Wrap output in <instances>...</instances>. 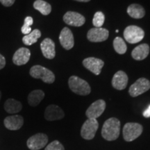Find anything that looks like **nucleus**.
<instances>
[{"instance_id": "22", "label": "nucleus", "mask_w": 150, "mask_h": 150, "mask_svg": "<svg viewBox=\"0 0 150 150\" xmlns=\"http://www.w3.org/2000/svg\"><path fill=\"white\" fill-rule=\"evenodd\" d=\"M127 13L135 19L142 18L145 15V11L142 6L137 4H131L127 8Z\"/></svg>"}, {"instance_id": "31", "label": "nucleus", "mask_w": 150, "mask_h": 150, "mask_svg": "<svg viewBox=\"0 0 150 150\" xmlns=\"http://www.w3.org/2000/svg\"><path fill=\"white\" fill-rule=\"evenodd\" d=\"M143 116L145 117H150V105L148 106L147 109L143 112Z\"/></svg>"}, {"instance_id": "14", "label": "nucleus", "mask_w": 150, "mask_h": 150, "mask_svg": "<svg viewBox=\"0 0 150 150\" xmlns=\"http://www.w3.org/2000/svg\"><path fill=\"white\" fill-rule=\"evenodd\" d=\"M44 116L47 120L54 121L63 119L65 116V113L59 106L51 104L46 108Z\"/></svg>"}, {"instance_id": "13", "label": "nucleus", "mask_w": 150, "mask_h": 150, "mask_svg": "<svg viewBox=\"0 0 150 150\" xmlns=\"http://www.w3.org/2000/svg\"><path fill=\"white\" fill-rule=\"evenodd\" d=\"M59 40L61 46L66 50H70L74 45V35L70 29L63 28L59 35Z\"/></svg>"}, {"instance_id": "2", "label": "nucleus", "mask_w": 150, "mask_h": 150, "mask_svg": "<svg viewBox=\"0 0 150 150\" xmlns=\"http://www.w3.org/2000/svg\"><path fill=\"white\" fill-rule=\"evenodd\" d=\"M69 87L73 93L79 95H88L91 93V86L85 80L76 76H70L68 80Z\"/></svg>"}, {"instance_id": "34", "label": "nucleus", "mask_w": 150, "mask_h": 150, "mask_svg": "<svg viewBox=\"0 0 150 150\" xmlns=\"http://www.w3.org/2000/svg\"><path fill=\"white\" fill-rule=\"evenodd\" d=\"M115 32H116V33H118V32H119V30L117 29V30H116V31H115Z\"/></svg>"}, {"instance_id": "11", "label": "nucleus", "mask_w": 150, "mask_h": 150, "mask_svg": "<svg viewBox=\"0 0 150 150\" xmlns=\"http://www.w3.org/2000/svg\"><path fill=\"white\" fill-rule=\"evenodd\" d=\"M63 21L67 25L73 27H81L85 23L86 19L79 13L68 11L63 16Z\"/></svg>"}, {"instance_id": "20", "label": "nucleus", "mask_w": 150, "mask_h": 150, "mask_svg": "<svg viewBox=\"0 0 150 150\" xmlns=\"http://www.w3.org/2000/svg\"><path fill=\"white\" fill-rule=\"evenodd\" d=\"M4 109L8 113L16 114L22 110V103L16 99L9 98L4 103Z\"/></svg>"}, {"instance_id": "27", "label": "nucleus", "mask_w": 150, "mask_h": 150, "mask_svg": "<svg viewBox=\"0 0 150 150\" xmlns=\"http://www.w3.org/2000/svg\"><path fill=\"white\" fill-rule=\"evenodd\" d=\"M33 23V20L31 17L28 16L24 19V22L23 26L21 28L22 33L24 35H27L31 32V26Z\"/></svg>"}, {"instance_id": "3", "label": "nucleus", "mask_w": 150, "mask_h": 150, "mask_svg": "<svg viewBox=\"0 0 150 150\" xmlns=\"http://www.w3.org/2000/svg\"><path fill=\"white\" fill-rule=\"evenodd\" d=\"M29 74L33 78L40 79L46 83H53L55 81V75L51 70L39 65L31 67Z\"/></svg>"}, {"instance_id": "26", "label": "nucleus", "mask_w": 150, "mask_h": 150, "mask_svg": "<svg viewBox=\"0 0 150 150\" xmlns=\"http://www.w3.org/2000/svg\"><path fill=\"white\" fill-rule=\"evenodd\" d=\"M105 16L104 13L101 11L95 13L94 15V18L93 20V24L96 28H100L104 23Z\"/></svg>"}, {"instance_id": "5", "label": "nucleus", "mask_w": 150, "mask_h": 150, "mask_svg": "<svg viewBox=\"0 0 150 150\" xmlns=\"http://www.w3.org/2000/svg\"><path fill=\"white\" fill-rule=\"evenodd\" d=\"M145 36V32L141 28L131 25L127 27L124 31V37L127 42L131 44L139 42Z\"/></svg>"}, {"instance_id": "16", "label": "nucleus", "mask_w": 150, "mask_h": 150, "mask_svg": "<svg viewBox=\"0 0 150 150\" xmlns=\"http://www.w3.org/2000/svg\"><path fill=\"white\" fill-rule=\"evenodd\" d=\"M31 56V52L29 49L21 47L15 52L13 56V62L16 65H23L29 62Z\"/></svg>"}, {"instance_id": "32", "label": "nucleus", "mask_w": 150, "mask_h": 150, "mask_svg": "<svg viewBox=\"0 0 150 150\" xmlns=\"http://www.w3.org/2000/svg\"><path fill=\"white\" fill-rule=\"evenodd\" d=\"M75 1H80V2H88V1H90L91 0H75Z\"/></svg>"}, {"instance_id": "6", "label": "nucleus", "mask_w": 150, "mask_h": 150, "mask_svg": "<svg viewBox=\"0 0 150 150\" xmlns=\"http://www.w3.org/2000/svg\"><path fill=\"white\" fill-rule=\"evenodd\" d=\"M99 127L97 119H88L81 129V135L85 140L93 139Z\"/></svg>"}, {"instance_id": "23", "label": "nucleus", "mask_w": 150, "mask_h": 150, "mask_svg": "<svg viewBox=\"0 0 150 150\" xmlns=\"http://www.w3.org/2000/svg\"><path fill=\"white\" fill-rule=\"evenodd\" d=\"M33 8L38 11L43 16H48L52 12V6L50 4L43 0H36L33 3Z\"/></svg>"}, {"instance_id": "19", "label": "nucleus", "mask_w": 150, "mask_h": 150, "mask_svg": "<svg viewBox=\"0 0 150 150\" xmlns=\"http://www.w3.org/2000/svg\"><path fill=\"white\" fill-rule=\"evenodd\" d=\"M149 53V47L147 44L144 43L135 47L131 52V56L136 61H142L147 57Z\"/></svg>"}, {"instance_id": "28", "label": "nucleus", "mask_w": 150, "mask_h": 150, "mask_svg": "<svg viewBox=\"0 0 150 150\" xmlns=\"http://www.w3.org/2000/svg\"><path fill=\"white\" fill-rule=\"evenodd\" d=\"M45 150H65L63 145L58 140H54L47 146Z\"/></svg>"}, {"instance_id": "24", "label": "nucleus", "mask_w": 150, "mask_h": 150, "mask_svg": "<svg viewBox=\"0 0 150 150\" xmlns=\"http://www.w3.org/2000/svg\"><path fill=\"white\" fill-rule=\"evenodd\" d=\"M41 36V32L39 29H34L29 34L25 35L22 38V42L25 45L30 46L37 42L38 38Z\"/></svg>"}, {"instance_id": "30", "label": "nucleus", "mask_w": 150, "mask_h": 150, "mask_svg": "<svg viewBox=\"0 0 150 150\" xmlns=\"http://www.w3.org/2000/svg\"><path fill=\"white\" fill-rule=\"evenodd\" d=\"M6 65V59L4 56L0 54V70L3 69Z\"/></svg>"}, {"instance_id": "8", "label": "nucleus", "mask_w": 150, "mask_h": 150, "mask_svg": "<svg viewBox=\"0 0 150 150\" xmlns=\"http://www.w3.org/2000/svg\"><path fill=\"white\" fill-rule=\"evenodd\" d=\"M47 142V136L42 133H38L30 137L27 142V145L31 150H39L44 147Z\"/></svg>"}, {"instance_id": "21", "label": "nucleus", "mask_w": 150, "mask_h": 150, "mask_svg": "<svg viewBox=\"0 0 150 150\" xmlns=\"http://www.w3.org/2000/svg\"><path fill=\"white\" fill-rule=\"evenodd\" d=\"M45 93L41 90H35L29 94L27 97L28 104L31 106H36L44 99Z\"/></svg>"}, {"instance_id": "12", "label": "nucleus", "mask_w": 150, "mask_h": 150, "mask_svg": "<svg viewBox=\"0 0 150 150\" xmlns=\"http://www.w3.org/2000/svg\"><path fill=\"white\" fill-rule=\"evenodd\" d=\"M83 65L86 69L91 71L95 75H99L101 73L104 63L102 60L97 58H86L83 61Z\"/></svg>"}, {"instance_id": "18", "label": "nucleus", "mask_w": 150, "mask_h": 150, "mask_svg": "<svg viewBox=\"0 0 150 150\" xmlns=\"http://www.w3.org/2000/svg\"><path fill=\"white\" fill-rule=\"evenodd\" d=\"M128 83V76L123 71H118L114 74L112 79V86L114 88L122 91L126 88Z\"/></svg>"}, {"instance_id": "33", "label": "nucleus", "mask_w": 150, "mask_h": 150, "mask_svg": "<svg viewBox=\"0 0 150 150\" xmlns=\"http://www.w3.org/2000/svg\"><path fill=\"white\" fill-rule=\"evenodd\" d=\"M1 92L0 91V100H1Z\"/></svg>"}, {"instance_id": "10", "label": "nucleus", "mask_w": 150, "mask_h": 150, "mask_svg": "<svg viewBox=\"0 0 150 150\" xmlns=\"http://www.w3.org/2000/svg\"><path fill=\"white\" fill-rule=\"evenodd\" d=\"M109 32L104 28H93L88 31L87 38L89 41L93 42H99L106 40L108 38Z\"/></svg>"}, {"instance_id": "1", "label": "nucleus", "mask_w": 150, "mask_h": 150, "mask_svg": "<svg viewBox=\"0 0 150 150\" xmlns=\"http://www.w3.org/2000/svg\"><path fill=\"white\" fill-rule=\"evenodd\" d=\"M120 122L115 117H111L105 122L102 129V135L108 141L115 140L120 136Z\"/></svg>"}, {"instance_id": "7", "label": "nucleus", "mask_w": 150, "mask_h": 150, "mask_svg": "<svg viewBox=\"0 0 150 150\" xmlns=\"http://www.w3.org/2000/svg\"><path fill=\"white\" fill-rule=\"evenodd\" d=\"M149 81L145 78H140L130 86L129 93L131 97H136L149 91Z\"/></svg>"}, {"instance_id": "9", "label": "nucleus", "mask_w": 150, "mask_h": 150, "mask_svg": "<svg viewBox=\"0 0 150 150\" xmlns=\"http://www.w3.org/2000/svg\"><path fill=\"white\" fill-rule=\"evenodd\" d=\"M106 108V102L103 99H99L93 102L86 112L88 119H97L104 112Z\"/></svg>"}, {"instance_id": "29", "label": "nucleus", "mask_w": 150, "mask_h": 150, "mask_svg": "<svg viewBox=\"0 0 150 150\" xmlns=\"http://www.w3.org/2000/svg\"><path fill=\"white\" fill-rule=\"evenodd\" d=\"M16 0H0V3L6 7L11 6L15 3Z\"/></svg>"}, {"instance_id": "17", "label": "nucleus", "mask_w": 150, "mask_h": 150, "mask_svg": "<svg viewBox=\"0 0 150 150\" xmlns=\"http://www.w3.org/2000/svg\"><path fill=\"white\" fill-rule=\"evenodd\" d=\"M40 49L43 56L47 59H53L56 56L55 43L52 39L47 38L42 41Z\"/></svg>"}, {"instance_id": "25", "label": "nucleus", "mask_w": 150, "mask_h": 150, "mask_svg": "<svg viewBox=\"0 0 150 150\" xmlns=\"http://www.w3.org/2000/svg\"><path fill=\"white\" fill-rule=\"evenodd\" d=\"M113 47L115 52L119 54H124L126 53L127 47L126 43L122 38L116 37L113 40Z\"/></svg>"}, {"instance_id": "15", "label": "nucleus", "mask_w": 150, "mask_h": 150, "mask_svg": "<svg viewBox=\"0 0 150 150\" xmlns=\"http://www.w3.org/2000/svg\"><path fill=\"white\" fill-rule=\"evenodd\" d=\"M4 125L6 129L11 131H17L21 129L24 125V119L22 116L19 115H10L4 120Z\"/></svg>"}, {"instance_id": "4", "label": "nucleus", "mask_w": 150, "mask_h": 150, "mask_svg": "<svg viewBox=\"0 0 150 150\" xmlns=\"http://www.w3.org/2000/svg\"><path fill=\"white\" fill-rule=\"evenodd\" d=\"M142 126L138 123L129 122L123 128V138L127 142H131L136 140L141 135Z\"/></svg>"}]
</instances>
